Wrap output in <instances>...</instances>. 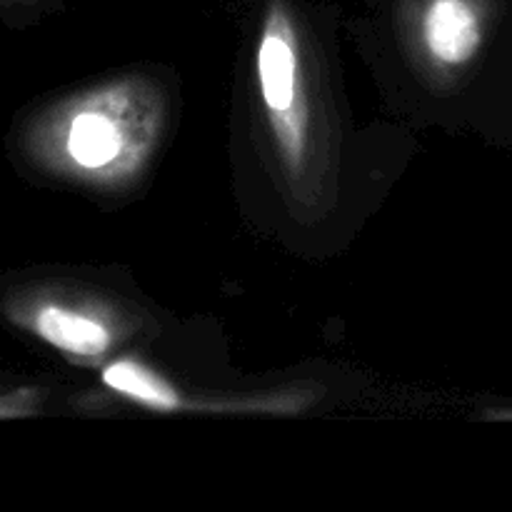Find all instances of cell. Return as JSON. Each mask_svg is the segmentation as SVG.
Instances as JSON below:
<instances>
[{
	"mask_svg": "<svg viewBox=\"0 0 512 512\" xmlns=\"http://www.w3.org/2000/svg\"><path fill=\"white\" fill-rule=\"evenodd\" d=\"M260 93L273 115L290 113L298 95V53H295L293 25L280 5H275L265 23L258 50Z\"/></svg>",
	"mask_w": 512,
	"mask_h": 512,
	"instance_id": "6da1fadb",
	"label": "cell"
},
{
	"mask_svg": "<svg viewBox=\"0 0 512 512\" xmlns=\"http://www.w3.org/2000/svg\"><path fill=\"white\" fill-rule=\"evenodd\" d=\"M430 55L445 65H463L478 53L483 28L473 0H430L423 18Z\"/></svg>",
	"mask_w": 512,
	"mask_h": 512,
	"instance_id": "7a4b0ae2",
	"label": "cell"
},
{
	"mask_svg": "<svg viewBox=\"0 0 512 512\" xmlns=\"http://www.w3.org/2000/svg\"><path fill=\"white\" fill-rule=\"evenodd\" d=\"M35 333L75 358H100L110 348V330L98 318L63 305H43L35 313Z\"/></svg>",
	"mask_w": 512,
	"mask_h": 512,
	"instance_id": "3957f363",
	"label": "cell"
},
{
	"mask_svg": "<svg viewBox=\"0 0 512 512\" xmlns=\"http://www.w3.org/2000/svg\"><path fill=\"white\" fill-rule=\"evenodd\" d=\"M103 383L108 385L113 393L123 395V398L133 400V403L145 405L150 410H160V413H173L180 408L178 390L170 388L158 373L148 370L145 365L133 363V360H118L110 363L103 370Z\"/></svg>",
	"mask_w": 512,
	"mask_h": 512,
	"instance_id": "277c9868",
	"label": "cell"
},
{
	"mask_svg": "<svg viewBox=\"0 0 512 512\" xmlns=\"http://www.w3.org/2000/svg\"><path fill=\"white\" fill-rule=\"evenodd\" d=\"M120 130L103 113H80L68 133L70 158L83 168L95 170L113 163L120 153Z\"/></svg>",
	"mask_w": 512,
	"mask_h": 512,
	"instance_id": "5b68a950",
	"label": "cell"
}]
</instances>
